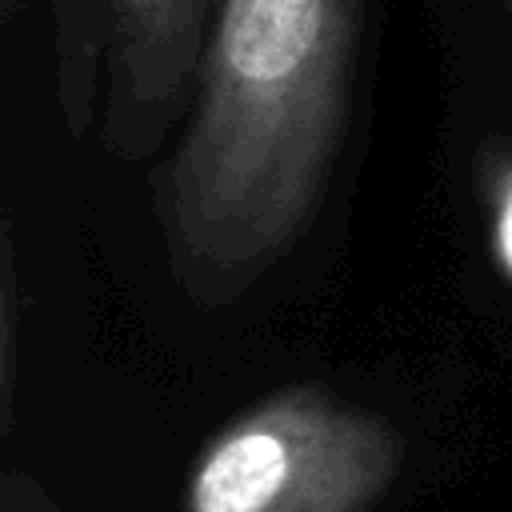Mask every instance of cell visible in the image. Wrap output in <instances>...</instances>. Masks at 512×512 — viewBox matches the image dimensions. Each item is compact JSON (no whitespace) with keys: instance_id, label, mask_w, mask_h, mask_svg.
Returning <instances> with one entry per match:
<instances>
[{"instance_id":"obj_1","label":"cell","mask_w":512,"mask_h":512,"mask_svg":"<svg viewBox=\"0 0 512 512\" xmlns=\"http://www.w3.org/2000/svg\"><path fill=\"white\" fill-rule=\"evenodd\" d=\"M360 0H216L180 144L160 172L168 264L228 304L308 228L340 152Z\"/></svg>"},{"instance_id":"obj_2","label":"cell","mask_w":512,"mask_h":512,"mask_svg":"<svg viewBox=\"0 0 512 512\" xmlns=\"http://www.w3.org/2000/svg\"><path fill=\"white\" fill-rule=\"evenodd\" d=\"M400 472L396 428L292 384L236 412L196 452L180 512H372Z\"/></svg>"},{"instance_id":"obj_3","label":"cell","mask_w":512,"mask_h":512,"mask_svg":"<svg viewBox=\"0 0 512 512\" xmlns=\"http://www.w3.org/2000/svg\"><path fill=\"white\" fill-rule=\"evenodd\" d=\"M100 8L108 60L100 140L120 160H140L196 84L212 0H100Z\"/></svg>"},{"instance_id":"obj_4","label":"cell","mask_w":512,"mask_h":512,"mask_svg":"<svg viewBox=\"0 0 512 512\" xmlns=\"http://www.w3.org/2000/svg\"><path fill=\"white\" fill-rule=\"evenodd\" d=\"M476 192L496 272L512 284V148L488 140L476 156Z\"/></svg>"},{"instance_id":"obj_5","label":"cell","mask_w":512,"mask_h":512,"mask_svg":"<svg viewBox=\"0 0 512 512\" xmlns=\"http://www.w3.org/2000/svg\"><path fill=\"white\" fill-rule=\"evenodd\" d=\"M8 388H12V272H8V244L0 224V428L8 420Z\"/></svg>"},{"instance_id":"obj_6","label":"cell","mask_w":512,"mask_h":512,"mask_svg":"<svg viewBox=\"0 0 512 512\" xmlns=\"http://www.w3.org/2000/svg\"><path fill=\"white\" fill-rule=\"evenodd\" d=\"M0 512H60V508L24 472H4L0 476Z\"/></svg>"},{"instance_id":"obj_7","label":"cell","mask_w":512,"mask_h":512,"mask_svg":"<svg viewBox=\"0 0 512 512\" xmlns=\"http://www.w3.org/2000/svg\"><path fill=\"white\" fill-rule=\"evenodd\" d=\"M16 4H20V0H0V16H4V12H12Z\"/></svg>"}]
</instances>
